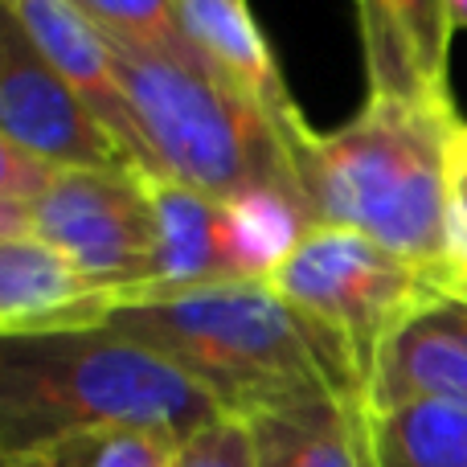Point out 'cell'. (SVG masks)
I'll use <instances>...</instances> for the list:
<instances>
[{
  "mask_svg": "<svg viewBox=\"0 0 467 467\" xmlns=\"http://www.w3.org/2000/svg\"><path fill=\"white\" fill-rule=\"evenodd\" d=\"M103 324L169 357L238 419L312 398H365V373L345 340L287 304L271 283L128 299Z\"/></svg>",
  "mask_w": 467,
  "mask_h": 467,
  "instance_id": "6da1fadb",
  "label": "cell"
},
{
  "mask_svg": "<svg viewBox=\"0 0 467 467\" xmlns=\"http://www.w3.org/2000/svg\"><path fill=\"white\" fill-rule=\"evenodd\" d=\"M460 123L455 107L398 99H369L324 136L296 123L287 148L316 226L365 234L447 283V156Z\"/></svg>",
  "mask_w": 467,
  "mask_h": 467,
  "instance_id": "7a4b0ae2",
  "label": "cell"
},
{
  "mask_svg": "<svg viewBox=\"0 0 467 467\" xmlns=\"http://www.w3.org/2000/svg\"><path fill=\"white\" fill-rule=\"evenodd\" d=\"M222 414L189 373L111 324L0 337V443L16 460L107 427L189 439Z\"/></svg>",
  "mask_w": 467,
  "mask_h": 467,
  "instance_id": "3957f363",
  "label": "cell"
},
{
  "mask_svg": "<svg viewBox=\"0 0 467 467\" xmlns=\"http://www.w3.org/2000/svg\"><path fill=\"white\" fill-rule=\"evenodd\" d=\"M131 123L152 164V181L238 202L250 193H283L307 205L287 131L242 90L202 66L156 46L103 33Z\"/></svg>",
  "mask_w": 467,
  "mask_h": 467,
  "instance_id": "277c9868",
  "label": "cell"
},
{
  "mask_svg": "<svg viewBox=\"0 0 467 467\" xmlns=\"http://www.w3.org/2000/svg\"><path fill=\"white\" fill-rule=\"evenodd\" d=\"M266 283L287 304L345 340L365 373V398H369L373 361L389 332L435 291H443V279L435 271L340 226L307 230V238L283 258V266Z\"/></svg>",
  "mask_w": 467,
  "mask_h": 467,
  "instance_id": "5b68a950",
  "label": "cell"
},
{
  "mask_svg": "<svg viewBox=\"0 0 467 467\" xmlns=\"http://www.w3.org/2000/svg\"><path fill=\"white\" fill-rule=\"evenodd\" d=\"M25 234L57 250L115 304L136 299L156 279L152 177L131 164L57 169L25 205Z\"/></svg>",
  "mask_w": 467,
  "mask_h": 467,
  "instance_id": "8992f818",
  "label": "cell"
},
{
  "mask_svg": "<svg viewBox=\"0 0 467 467\" xmlns=\"http://www.w3.org/2000/svg\"><path fill=\"white\" fill-rule=\"evenodd\" d=\"M0 136L49 169L128 164L111 131L0 0Z\"/></svg>",
  "mask_w": 467,
  "mask_h": 467,
  "instance_id": "52a82bcc",
  "label": "cell"
},
{
  "mask_svg": "<svg viewBox=\"0 0 467 467\" xmlns=\"http://www.w3.org/2000/svg\"><path fill=\"white\" fill-rule=\"evenodd\" d=\"M361 8L369 99L398 103H451V16L447 0H357Z\"/></svg>",
  "mask_w": 467,
  "mask_h": 467,
  "instance_id": "ba28073f",
  "label": "cell"
},
{
  "mask_svg": "<svg viewBox=\"0 0 467 467\" xmlns=\"http://www.w3.org/2000/svg\"><path fill=\"white\" fill-rule=\"evenodd\" d=\"M443 402L467 410V299L435 291L381 345L369 378V410Z\"/></svg>",
  "mask_w": 467,
  "mask_h": 467,
  "instance_id": "9c48e42d",
  "label": "cell"
},
{
  "mask_svg": "<svg viewBox=\"0 0 467 467\" xmlns=\"http://www.w3.org/2000/svg\"><path fill=\"white\" fill-rule=\"evenodd\" d=\"M152 202H156V279L136 299L222 287V283H258L250 275L238 218H234L230 202H213V197L181 189L172 181H152Z\"/></svg>",
  "mask_w": 467,
  "mask_h": 467,
  "instance_id": "30bf717a",
  "label": "cell"
},
{
  "mask_svg": "<svg viewBox=\"0 0 467 467\" xmlns=\"http://www.w3.org/2000/svg\"><path fill=\"white\" fill-rule=\"evenodd\" d=\"M5 5L29 29V37L37 41L41 54L57 66V74L82 95V103L95 111V119L111 131L123 161L131 169H140L144 177H152L148 152L140 144L136 123H131L128 99H123V87L115 78V62L103 29L74 0H5Z\"/></svg>",
  "mask_w": 467,
  "mask_h": 467,
  "instance_id": "8fae6325",
  "label": "cell"
},
{
  "mask_svg": "<svg viewBox=\"0 0 467 467\" xmlns=\"http://www.w3.org/2000/svg\"><path fill=\"white\" fill-rule=\"evenodd\" d=\"M115 296L87 279L46 242L16 234L0 238V337L41 328L103 324Z\"/></svg>",
  "mask_w": 467,
  "mask_h": 467,
  "instance_id": "7c38bea8",
  "label": "cell"
},
{
  "mask_svg": "<svg viewBox=\"0 0 467 467\" xmlns=\"http://www.w3.org/2000/svg\"><path fill=\"white\" fill-rule=\"evenodd\" d=\"M177 25L181 37L197 54V62L218 82L242 90L283 131L304 123V115L291 103L287 87L279 78V66H275V54L266 46L263 29L250 16L246 0H177Z\"/></svg>",
  "mask_w": 467,
  "mask_h": 467,
  "instance_id": "4fadbf2b",
  "label": "cell"
},
{
  "mask_svg": "<svg viewBox=\"0 0 467 467\" xmlns=\"http://www.w3.org/2000/svg\"><path fill=\"white\" fill-rule=\"evenodd\" d=\"M246 422L258 467H378L365 398H312Z\"/></svg>",
  "mask_w": 467,
  "mask_h": 467,
  "instance_id": "5bb4252c",
  "label": "cell"
},
{
  "mask_svg": "<svg viewBox=\"0 0 467 467\" xmlns=\"http://www.w3.org/2000/svg\"><path fill=\"white\" fill-rule=\"evenodd\" d=\"M378 467H467V410L443 402H406L369 410Z\"/></svg>",
  "mask_w": 467,
  "mask_h": 467,
  "instance_id": "9a60e30c",
  "label": "cell"
},
{
  "mask_svg": "<svg viewBox=\"0 0 467 467\" xmlns=\"http://www.w3.org/2000/svg\"><path fill=\"white\" fill-rule=\"evenodd\" d=\"M181 439L169 431L107 427L66 435L21 455V467H172Z\"/></svg>",
  "mask_w": 467,
  "mask_h": 467,
  "instance_id": "2e32d148",
  "label": "cell"
},
{
  "mask_svg": "<svg viewBox=\"0 0 467 467\" xmlns=\"http://www.w3.org/2000/svg\"><path fill=\"white\" fill-rule=\"evenodd\" d=\"M74 5H78L103 33L140 41V46H156V49H164V54L189 62V66H202L197 54L189 49V41L181 37L177 0H74Z\"/></svg>",
  "mask_w": 467,
  "mask_h": 467,
  "instance_id": "e0dca14e",
  "label": "cell"
},
{
  "mask_svg": "<svg viewBox=\"0 0 467 467\" xmlns=\"http://www.w3.org/2000/svg\"><path fill=\"white\" fill-rule=\"evenodd\" d=\"M172 467H258L250 422L238 414H222V419L205 422L202 431L181 439Z\"/></svg>",
  "mask_w": 467,
  "mask_h": 467,
  "instance_id": "ac0fdd59",
  "label": "cell"
},
{
  "mask_svg": "<svg viewBox=\"0 0 467 467\" xmlns=\"http://www.w3.org/2000/svg\"><path fill=\"white\" fill-rule=\"evenodd\" d=\"M447 246L451 279H467V123L455 128L447 156Z\"/></svg>",
  "mask_w": 467,
  "mask_h": 467,
  "instance_id": "d6986e66",
  "label": "cell"
},
{
  "mask_svg": "<svg viewBox=\"0 0 467 467\" xmlns=\"http://www.w3.org/2000/svg\"><path fill=\"white\" fill-rule=\"evenodd\" d=\"M57 169L41 164L25 148H16L8 136H0V205H29L49 185Z\"/></svg>",
  "mask_w": 467,
  "mask_h": 467,
  "instance_id": "ffe728a7",
  "label": "cell"
},
{
  "mask_svg": "<svg viewBox=\"0 0 467 467\" xmlns=\"http://www.w3.org/2000/svg\"><path fill=\"white\" fill-rule=\"evenodd\" d=\"M25 234V205H0V238Z\"/></svg>",
  "mask_w": 467,
  "mask_h": 467,
  "instance_id": "44dd1931",
  "label": "cell"
},
{
  "mask_svg": "<svg viewBox=\"0 0 467 467\" xmlns=\"http://www.w3.org/2000/svg\"><path fill=\"white\" fill-rule=\"evenodd\" d=\"M447 16H451V29H467V0H447Z\"/></svg>",
  "mask_w": 467,
  "mask_h": 467,
  "instance_id": "7402d4cb",
  "label": "cell"
},
{
  "mask_svg": "<svg viewBox=\"0 0 467 467\" xmlns=\"http://www.w3.org/2000/svg\"><path fill=\"white\" fill-rule=\"evenodd\" d=\"M447 291H451V296H460V299H467V279H447L443 283Z\"/></svg>",
  "mask_w": 467,
  "mask_h": 467,
  "instance_id": "603a6c76",
  "label": "cell"
},
{
  "mask_svg": "<svg viewBox=\"0 0 467 467\" xmlns=\"http://www.w3.org/2000/svg\"><path fill=\"white\" fill-rule=\"evenodd\" d=\"M0 467H21V460H16V455L8 451L5 443H0Z\"/></svg>",
  "mask_w": 467,
  "mask_h": 467,
  "instance_id": "cb8c5ba5",
  "label": "cell"
}]
</instances>
